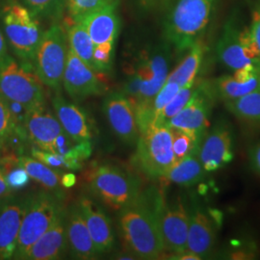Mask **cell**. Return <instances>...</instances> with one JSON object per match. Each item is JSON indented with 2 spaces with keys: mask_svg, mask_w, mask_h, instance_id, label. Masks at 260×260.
I'll return each mask as SVG.
<instances>
[{
  "mask_svg": "<svg viewBox=\"0 0 260 260\" xmlns=\"http://www.w3.org/2000/svg\"><path fill=\"white\" fill-rule=\"evenodd\" d=\"M162 194L149 190L131 205L120 210L119 223L127 249L141 259H157L165 251L157 218Z\"/></svg>",
  "mask_w": 260,
  "mask_h": 260,
  "instance_id": "1",
  "label": "cell"
},
{
  "mask_svg": "<svg viewBox=\"0 0 260 260\" xmlns=\"http://www.w3.org/2000/svg\"><path fill=\"white\" fill-rule=\"evenodd\" d=\"M164 35L178 51L202 40L213 19L217 0H167Z\"/></svg>",
  "mask_w": 260,
  "mask_h": 260,
  "instance_id": "2",
  "label": "cell"
},
{
  "mask_svg": "<svg viewBox=\"0 0 260 260\" xmlns=\"http://www.w3.org/2000/svg\"><path fill=\"white\" fill-rule=\"evenodd\" d=\"M1 30L20 63L34 68L44 31L37 17L19 0H4L0 7Z\"/></svg>",
  "mask_w": 260,
  "mask_h": 260,
  "instance_id": "3",
  "label": "cell"
},
{
  "mask_svg": "<svg viewBox=\"0 0 260 260\" xmlns=\"http://www.w3.org/2000/svg\"><path fill=\"white\" fill-rule=\"evenodd\" d=\"M169 75V55L165 47H157L143 53L127 71L122 93L134 108L151 103L166 83Z\"/></svg>",
  "mask_w": 260,
  "mask_h": 260,
  "instance_id": "4",
  "label": "cell"
},
{
  "mask_svg": "<svg viewBox=\"0 0 260 260\" xmlns=\"http://www.w3.org/2000/svg\"><path fill=\"white\" fill-rule=\"evenodd\" d=\"M87 182L92 194L115 211L134 203L141 194L137 177L108 164L96 165L88 171Z\"/></svg>",
  "mask_w": 260,
  "mask_h": 260,
  "instance_id": "5",
  "label": "cell"
},
{
  "mask_svg": "<svg viewBox=\"0 0 260 260\" xmlns=\"http://www.w3.org/2000/svg\"><path fill=\"white\" fill-rule=\"evenodd\" d=\"M132 163L150 178H162L176 163L171 129L155 123L140 132Z\"/></svg>",
  "mask_w": 260,
  "mask_h": 260,
  "instance_id": "6",
  "label": "cell"
},
{
  "mask_svg": "<svg viewBox=\"0 0 260 260\" xmlns=\"http://www.w3.org/2000/svg\"><path fill=\"white\" fill-rule=\"evenodd\" d=\"M61 199L50 191L29 196L13 259H21L29 248L55 223L64 210Z\"/></svg>",
  "mask_w": 260,
  "mask_h": 260,
  "instance_id": "7",
  "label": "cell"
},
{
  "mask_svg": "<svg viewBox=\"0 0 260 260\" xmlns=\"http://www.w3.org/2000/svg\"><path fill=\"white\" fill-rule=\"evenodd\" d=\"M0 94L7 101L22 103L29 108L46 104L44 84L34 68L11 55L0 64Z\"/></svg>",
  "mask_w": 260,
  "mask_h": 260,
  "instance_id": "8",
  "label": "cell"
},
{
  "mask_svg": "<svg viewBox=\"0 0 260 260\" xmlns=\"http://www.w3.org/2000/svg\"><path fill=\"white\" fill-rule=\"evenodd\" d=\"M69 52L67 32L59 22L44 31L34 59V70L44 85L59 91Z\"/></svg>",
  "mask_w": 260,
  "mask_h": 260,
  "instance_id": "9",
  "label": "cell"
},
{
  "mask_svg": "<svg viewBox=\"0 0 260 260\" xmlns=\"http://www.w3.org/2000/svg\"><path fill=\"white\" fill-rule=\"evenodd\" d=\"M216 50L221 63L233 72L260 63L259 53L252 42L249 26L242 27L236 17L224 23Z\"/></svg>",
  "mask_w": 260,
  "mask_h": 260,
  "instance_id": "10",
  "label": "cell"
},
{
  "mask_svg": "<svg viewBox=\"0 0 260 260\" xmlns=\"http://www.w3.org/2000/svg\"><path fill=\"white\" fill-rule=\"evenodd\" d=\"M198 156L206 173H213L230 164L234 158V133L225 119L215 122L201 142Z\"/></svg>",
  "mask_w": 260,
  "mask_h": 260,
  "instance_id": "11",
  "label": "cell"
},
{
  "mask_svg": "<svg viewBox=\"0 0 260 260\" xmlns=\"http://www.w3.org/2000/svg\"><path fill=\"white\" fill-rule=\"evenodd\" d=\"M157 218L165 251L174 254L187 251L189 210L181 201L167 204L163 195L157 205Z\"/></svg>",
  "mask_w": 260,
  "mask_h": 260,
  "instance_id": "12",
  "label": "cell"
},
{
  "mask_svg": "<svg viewBox=\"0 0 260 260\" xmlns=\"http://www.w3.org/2000/svg\"><path fill=\"white\" fill-rule=\"evenodd\" d=\"M215 95L212 85L197 84L195 92L189 103L181 111L178 112L168 121V126L205 136L209 126Z\"/></svg>",
  "mask_w": 260,
  "mask_h": 260,
  "instance_id": "13",
  "label": "cell"
},
{
  "mask_svg": "<svg viewBox=\"0 0 260 260\" xmlns=\"http://www.w3.org/2000/svg\"><path fill=\"white\" fill-rule=\"evenodd\" d=\"M100 74L87 65L69 47L63 86L73 100L79 102L105 93L107 86L100 77Z\"/></svg>",
  "mask_w": 260,
  "mask_h": 260,
  "instance_id": "14",
  "label": "cell"
},
{
  "mask_svg": "<svg viewBox=\"0 0 260 260\" xmlns=\"http://www.w3.org/2000/svg\"><path fill=\"white\" fill-rule=\"evenodd\" d=\"M103 111L112 130L123 143L134 145L139 138L140 130L133 104L122 93L106 95Z\"/></svg>",
  "mask_w": 260,
  "mask_h": 260,
  "instance_id": "15",
  "label": "cell"
},
{
  "mask_svg": "<svg viewBox=\"0 0 260 260\" xmlns=\"http://www.w3.org/2000/svg\"><path fill=\"white\" fill-rule=\"evenodd\" d=\"M28 201L29 196L24 198L10 196L0 202V260L14 257Z\"/></svg>",
  "mask_w": 260,
  "mask_h": 260,
  "instance_id": "16",
  "label": "cell"
},
{
  "mask_svg": "<svg viewBox=\"0 0 260 260\" xmlns=\"http://www.w3.org/2000/svg\"><path fill=\"white\" fill-rule=\"evenodd\" d=\"M216 223L213 217L198 204L189 210V230L187 251H192L202 259L212 254L216 243Z\"/></svg>",
  "mask_w": 260,
  "mask_h": 260,
  "instance_id": "17",
  "label": "cell"
},
{
  "mask_svg": "<svg viewBox=\"0 0 260 260\" xmlns=\"http://www.w3.org/2000/svg\"><path fill=\"white\" fill-rule=\"evenodd\" d=\"M77 205L83 215L96 252L103 254L112 251L115 245V235L107 214L101 205L87 197H82Z\"/></svg>",
  "mask_w": 260,
  "mask_h": 260,
  "instance_id": "18",
  "label": "cell"
},
{
  "mask_svg": "<svg viewBox=\"0 0 260 260\" xmlns=\"http://www.w3.org/2000/svg\"><path fill=\"white\" fill-rule=\"evenodd\" d=\"M119 1L95 10L80 19L92 39L93 47L115 46L120 32Z\"/></svg>",
  "mask_w": 260,
  "mask_h": 260,
  "instance_id": "19",
  "label": "cell"
},
{
  "mask_svg": "<svg viewBox=\"0 0 260 260\" xmlns=\"http://www.w3.org/2000/svg\"><path fill=\"white\" fill-rule=\"evenodd\" d=\"M28 139L38 149L54 153V143L62 132V125L46 106L31 108L24 122Z\"/></svg>",
  "mask_w": 260,
  "mask_h": 260,
  "instance_id": "20",
  "label": "cell"
},
{
  "mask_svg": "<svg viewBox=\"0 0 260 260\" xmlns=\"http://www.w3.org/2000/svg\"><path fill=\"white\" fill-rule=\"evenodd\" d=\"M68 249L66 208H64L53 225L29 248L21 260L60 259L65 255Z\"/></svg>",
  "mask_w": 260,
  "mask_h": 260,
  "instance_id": "21",
  "label": "cell"
},
{
  "mask_svg": "<svg viewBox=\"0 0 260 260\" xmlns=\"http://www.w3.org/2000/svg\"><path fill=\"white\" fill-rule=\"evenodd\" d=\"M66 226L69 250L73 256L78 259H93L99 255L77 204L66 209Z\"/></svg>",
  "mask_w": 260,
  "mask_h": 260,
  "instance_id": "22",
  "label": "cell"
},
{
  "mask_svg": "<svg viewBox=\"0 0 260 260\" xmlns=\"http://www.w3.org/2000/svg\"><path fill=\"white\" fill-rule=\"evenodd\" d=\"M56 116L66 133L76 142H87L93 139V131L88 116L74 103L67 102L57 94L52 100Z\"/></svg>",
  "mask_w": 260,
  "mask_h": 260,
  "instance_id": "23",
  "label": "cell"
},
{
  "mask_svg": "<svg viewBox=\"0 0 260 260\" xmlns=\"http://www.w3.org/2000/svg\"><path fill=\"white\" fill-rule=\"evenodd\" d=\"M186 51L187 54L176 69L169 74L166 80L167 82L177 83L180 88L196 82L205 58V46L203 40L198 41Z\"/></svg>",
  "mask_w": 260,
  "mask_h": 260,
  "instance_id": "24",
  "label": "cell"
},
{
  "mask_svg": "<svg viewBox=\"0 0 260 260\" xmlns=\"http://www.w3.org/2000/svg\"><path fill=\"white\" fill-rule=\"evenodd\" d=\"M15 165L25 169L30 178L44 186L47 191L63 198L61 189V175L63 172L48 167L34 157L19 155L15 157Z\"/></svg>",
  "mask_w": 260,
  "mask_h": 260,
  "instance_id": "25",
  "label": "cell"
},
{
  "mask_svg": "<svg viewBox=\"0 0 260 260\" xmlns=\"http://www.w3.org/2000/svg\"><path fill=\"white\" fill-rule=\"evenodd\" d=\"M205 174L206 172L198 154H194L176 162L161 179L177 185L189 187L202 181Z\"/></svg>",
  "mask_w": 260,
  "mask_h": 260,
  "instance_id": "26",
  "label": "cell"
},
{
  "mask_svg": "<svg viewBox=\"0 0 260 260\" xmlns=\"http://www.w3.org/2000/svg\"><path fill=\"white\" fill-rule=\"evenodd\" d=\"M69 41V47L92 69H94L93 63V44L86 27L80 20H71L67 19V24L64 26ZM96 72V71H95Z\"/></svg>",
  "mask_w": 260,
  "mask_h": 260,
  "instance_id": "27",
  "label": "cell"
},
{
  "mask_svg": "<svg viewBox=\"0 0 260 260\" xmlns=\"http://www.w3.org/2000/svg\"><path fill=\"white\" fill-rule=\"evenodd\" d=\"M212 87L215 94L225 103L259 90L260 77L254 78L249 82H239L232 75H223L216 79Z\"/></svg>",
  "mask_w": 260,
  "mask_h": 260,
  "instance_id": "28",
  "label": "cell"
},
{
  "mask_svg": "<svg viewBox=\"0 0 260 260\" xmlns=\"http://www.w3.org/2000/svg\"><path fill=\"white\" fill-rule=\"evenodd\" d=\"M224 103L226 109L239 120L260 125V89Z\"/></svg>",
  "mask_w": 260,
  "mask_h": 260,
  "instance_id": "29",
  "label": "cell"
},
{
  "mask_svg": "<svg viewBox=\"0 0 260 260\" xmlns=\"http://www.w3.org/2000/svg\"><path fill=\"white\" fill-rule=\"evenodd\" d=\"M93 151L92 141L76 142L64 129L57 136L54 143V153L73 160L83 162L90 157Z\"/></svg>",
  "mask_w": 260,
  "mask_h": 260,
  "instance_id": "30",
  "label": "cell"
},
{
  "mask_svg": "<svg viewBox=\"0 0 260 260\" xmlns=\"http://www.w3.org/2000/svg\"><path fill=\"white\" fill-rule=\"evenodd\" d=\"M170 129L172 134L173 150L176 162L190 155L198 154L204 136L176 127H170Z\"/></svg>",
  "mask_w": 260,
  "mask_h": 260,
  "instance_id": "31",
  "label": "cell"
},
{
  "mask_svg": "<svg viewBox=\"0 0 260 260\" xmlns=\"http://www.w3.org/2000/svg\"><path fill=\"white\" fill-rule=\"evenodd\" d=\"M38 19L58 22L66 12L67 0H19Z\"/></svg>",
  "mask_w": 260,
  "mask_h": 260,
  "instance_id": "32",
  "label": "cell"
},
{
  "mask_svg": "<svg viewBox=\"0 0 260 260\" xmlns=\"http://www.w3.org/2000/svg\"><path fill=\"white\" fill-rule=\"evenodd\" d=\"M197 84V82H194L179 89L177 94L171 100V102L168 103L161 112L158 119V123L167 124L168 121L185 107L186 104L189 103L195 92Z\"/></svg>",
  "mask_w": 260,
  "mask_h": 260,
  "instance_id": "33",
  "label": "cell"
},
{
  "mask_svg": "<svg viewBox=\"0 0 260 260\" xmlns=\"http://www.w3.org/2000/svg\"><path fill=\"white\" fill-rule=\"evenodd\" d=\"M31 156L43 162L48 167L52 168L57 171H61V172L63 170L76 171L82 167V162L69 159V158L64 157L60 154L53 153L50 151L38 149L36 147H33L31 149Z\"/></svg>",
  "mask_w": 260,
  "mask_h": 260,
  "instance_id": "34",
  "label": "cell"
},
{
  "mask_svg": "<svg viewBox=\"0 0 260 260\" xmlns=\"http://www.w3.org/2000/svg\"><path fill=\"white\" fill-rule=\"evenodd\" d=\"M119 0H67L66 11L68 19L80 20L95 10L101 9L106 5Z\"/></svg>",
  "mask_w": 260,
  "mask_h": 260,
  "instance_id": "35",
  "label": "cell"
},
{
  "mask_svg": "<svg viewBox=\"0 0 260 260\" xmlns=\"http://www.w3.org/2000/svg\"><path fill=\"white\" fill-rule=\"evenodd\" d=\"M179 89L180 87L177 83L166 81V83L159 90V92L156 93V95L153 98V100L149 104L152 124L158 123V119L160 117L161 112L168 103L171 102V100L177 94Z\"/></svg>",
  "mask_w": 260,
  "mask_h": 260,
  "instance_id": "36",
  "label": "cell"
},
{
  "mask_svg": "<svg viewBox=\"0 0 260 260\" xmlns=\"http://www.w3.org/2000/svg\"><path fill=\"white\" fill-rule=\"evenodd\" d=\"M18 128L24 127L16 126L11 116L8 104L0 94V154L2 150L8 148L10 140Z\"/></svg>",
  "mask_w": 260,
  "mask_h": 260,
  "instance_id": "37",
  "label": "cell"
},
{
  "mask_svg": "<svg viewBox=\"0 0 260 260\" xmlns=\"http://www.w3.org/2000/svg\"><path fill=\"white\" fill-rule=\"evenodd\" d=\"M15 166L16 168L12 169L9 172L6 171V180L12 191L25 188L30 181V177L25 169L18 165Z\"/></svg>",
  "mask_w": 260,
  "mask_h": 260,
  "instance_id": "38",
  "label": "cell"
},
{
  "mask_svg": "<svg viewBox=\"0 0 260 260\" xmlns=\"http://www.w3.org/2000/svg\"><path fill=\"white\" fill-rule=\"evenodd\" d=\"M8 104L11 116L13 118V121L15 122L17 127H24V122L26 120L28 113L31 108H29L26 105L22 103L12 102L5 100Z\"/></svg>",
  "mask_w": 260,
  "mask_h": 260,
  "instance_id": "39",
  "label": "cell"
},
{
  "mask_svg": "<svg viewBox=\"0 0 260 260\" xmlns=\"http://www.w3.org/2000/svg\"><path fill=\"white\" fill-rule=\"evenodd\" d=\"M252 42L260 55V1H258L251 13V24L249 26Z\"/></svg>",
  "mask_w": 260,
  "mask_h": 260,
  "instance_id": "40",
  "label": "cell"
},
{
  "mask_svg": "<svg viewBox=\"0 0 260 260\" xmlns=\"http://www.w3.org/2000/svg\"><path fill=\"white\" fill-rule=\"evenodd\" d=\"M249 159L252 170L260 176V142L254 144L249 150Z\"/></svg>",
  "mask_w": 260,
  "mask_h": 260,
  "instance_id": "41",
  "label": "cell"
},
{
  "mask_svg": "<svg viewBox=\"0 0 260 260\" xmlns=\"http://www.w3.org/2000/svg\"><path fill=\"white\" fill-rule=\"evenodd\" d=\"M12 192L6 180V170L0 166V202L10 197Z\"/></svg>",
  "mask_w": 260,
  "mask_h": 260,
  "instance_id": "42",
  "label": "cell"
},
{
  "mask_svg": "<svg viewBox=\"0 0 260 260\" xmlns=\"http://www.w3.org/2000/svg\"><path fill=\"white\" fill-rule=\"evenodd\" d=\"M9 55L8 45H7L6 39L4 37V34L0 28V64Z\"/></svg>",
  "mask_w": 260,
  "mask_h": 260,
  "instance_id": "43",
  "label": "cell"
},
{
  "mask_svg": "<svg viewBox=\"0 0 260 260\" xmlns=\"http://www.w3.org/2000/svg\"><path fill=\"white\" fill-rule=\"evenodd\" d=\"M76 183V177L75 174L73 173H66V174H62L61 177V185L63 186L64 188L70 189L72 187H74Z\"/></svg>",
  "mask_w": 260,
  "mask_h": 260,
  "instance_id": "44",
  "label": "cell"
},
{
  "mask_svg": "<svg viewBox=\"0 0 260 260\" xmlns=\"http://www.w3.org/2000/svg\"><path fill=\"white\" fill-rule=\"evenodd\" d=\"M171 259H177V260H200L202 259L199 255L195 254L194 252L192 251H185L183 252H180V253H177V254H174L173 257H171Z\"/></svg>",
  "mask_w": 260,
  "mask_h": 260,
  "instance_id": "45",
  "label": "cell"
},
{
  "mask_svg": "<svg viewBox=\"0 0 260 260\" xmlns=\"http://www.w3.org/2000/svg\"><path fill=\"white\" fill-rule=\"evenodd\" d=\"M139 1L141 5L146 9H150V8H153L162 3L167 2V0H139Z\"/></svg>",
  "mask_w": 260,
  "mask_h": 260,
  "instance_id": "46",
  "label": "cell"
}]
</instances>
